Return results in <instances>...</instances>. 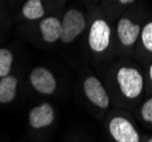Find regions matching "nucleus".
<instances>
[{"label":"nucleus","instance_id":"f257e3e1","mask_svg":"<svg viewBox=\"0 0 152 142\" xmlns=\"http://www.w3.org/2000/svg\"><path fill=\"white\" fill-rule=\"evenodd\" d=\"M115 82L121 97L133 101L139 99L144 90V78L141 70L134 66H121L115 75Z\"/></svg>","mask_w":152,"mask_h":142},{"label":"nucleus","instance_id":"f03ea898","mask_svg":"<svg viewBox=\"0 0 152 142\" xmlns=\"http://www.w3.org/2000/svg\"><path fill=\"white\" fill-rule=\"evenodd\" d=\"M107 130L111 142H141V136L135 123L125 115H115L107 124Z\"/></svg>","mask_w":152,"mask_h":142},{"label":"nucleus","instance_id":"7ed1b4c3","mask_svg":"<svg viewBox=\"0 0 152 142\" xmlns=\"http://www.w3.org/2000/svg\"><path fill=\"white\" fill-rule=\"evenodd\" d=\"M90 49L95 53H103L111 43V29L103 18H96L90 26L88 35Z\"/></svg>","mask_w":152,"mask_h":142},{"label":"nucleus","instance_id":"20e7f679","mask_svg":"<svg viewBox=\"0 0 152 142\" xmlns=\"http://www.w3.org/2000/svg\"><path fill=\"white\" fill-rule=\"evenodd\" d=\"M86 22L83 13L77 9L67 10L61 20V37L60 41L67 45L72 43L76 38H78L85 30Z\"/></svg>","mask_w":152,"mask_h":142},{"label":"nucleus","instance_id":"39448f33","mask_svg":"<svg viewBox=\"0 0 152 142\" xmlns=\"http://www.w3.org/2000/svg\"><path fill=\"white\" fill-rule=\"evenodd\" d=\"M83 90L90 102L100 109H107L110 105V98L106 88L95 76H88L83 82Z\"/></svg>","mask_w":152,"mask_h":142},{"label":"nucleus","instance_id":"423d86ee","mask_svg":"<svg viewBox=\"0 0 152 142\" xmlns=\"http://www.w3.org/2000/svg\"><path fill=\"white\" fill-rule=\"evenodd\" d=\"M30 82L34 90L45 96L52 94L57 89V80L55 75L51 71L42 66L32 70L30 73Z\"/></svg>","mask_w":152,"mask_h":142},{"label":"nucleus","instance_id":"0eeeda50","mask_svg":"<svg viewBox=\"0 0 152 142\" xmlns=\"http://www.w3.org/2000/svg\"><path fill=\"white\" fill-rule=\"evenodd\" d=\"M142 26L128 17H121L116 26L118 41L124 48L131 49L137 43Z\"/></svg>","mask_w":152,"mask_h":142},{"label":"nucleus","instance_id":"6e6552de","mask_svg":"<svg viewBox=\"0 0 152 142\" xmlns=\"http://www.w3.org/2000/svg\"><path fill=\"white\" fill-rule=\"evenodd\" d=\"M56 118L53 107L49 102L40 103L28 113V124L33 130H43L52 125Z\"/></svg>","mask_w":152,"mask_h":142},{"label":"nucleus","instance_id":"1a4fd4ad","mask_svg":"<svg viewBox=\"0 0 152 142\" xmlns=\"http://www.w3.org/2000/svg\"><path fill=\"white\" fill-rule=\"evenodd\" d=\"M39 29L42 35V39L48 43H53L61 37V20L55 17L49 16L45 17L39 24Z\"/></svg>","mask_w":152,"mask_h":142},{"label":"nucleus","instance_id":"9d476101","mask_svg":"<svg viewBox=\"0 0 152 142\" xmlns=\"http://www.w3.org/2000/svg\"><path fill=\"white\" fill-rule=\"evenodd\" d=\"M18 80L13 75H8L0 80V103L12 102L17 91Z\"/></svg>","mask_w":152,"mask_h":142},{"label":"nucleus","instance_id":"9b49d317","mask_svg":"<svg viewBox=\"0 0 152 142\" xmlns=\"http://www.w3.org/2000/svg\"><path fill=\"white\" fill-rule=\"evenodd\" d=\"M23 16L26 20H35L45 16V8L41 0H27L22 8Z\"/></svg>","mask_w":152,"mask_h":142},{"label":"nucleus","instance_id":"f8f14e48","mask_svg":"<svg viewBox=\"0 0 152 142\" xmlns=\"http://www.w3.org/2000/svg\"><path fill=\"white\" fill-rule=\"evenodd\" d=\"M137 116L140 121L152 131V97L148 98L140 106L137 110Z\"/></svg>","mask_w":152,"mask_h":142},{"label":"nucleus","instance_id":"ddd939ff","mask_svg":"<svg viewBox=\"0 0 152 142\" xmlns=\"http://www.w3.org/2000/svg\"><path fill=\"white\" fill-rule=\"evenodd\" d=\"M140 43L146 53L152 55V20L146 22L140 34Z\"/></svg>","mask_w":152,"mask_h":142},{"label":"nucleus","instance_id":"4468645a","mask_svg":"<svg viewBox=\"0 0 152 142\" xmlns=\"http://www.w3.org/2000/svg\"><path fill=\"white\" fill-rule=\"evenodd\" d=\"M13 53L6 48L0 49V78H5L9 75L13 65Z\"/></svg>","mask_w":152,"mask_h":142},{"label":"nucleus","instance_id":"2eb2a0df","mask_svg":"<svg viewBox=\"0 0 152 142\" xmlns=\"http://www.w3.org/2000/svg\"><path fill=\"white\" fill-rule=\"evenodd\" d=\"M141 142H152V134H142Z\"/></svg>","mask_w":152,"mask_h":142},{"label":"nucleus","instance_id":"dca6fc26","mask_svg":"<svg viewBox=\"0 0 152 142\" xmlns=\"http://www.w3.org/2000/svg\"><path fill=\"white\" fill-rule=\"evenodd\" d=\"M148 74H149V80H150V83L152 85V64L149 66V70H148Z\"/></svg>","mask_w":152,"mask_h":142},{"label":"nucleus","instance_id":"f3484780","mask_svg":"<svg viewBox=\"0 0 152 142\" xmlns=\"http://www.w3.org/2000/svg\"><path fill=\"white\" fill-rule=\"evenodd\" d=\"M121 4H124V5H128V4H132L135 0H118Z\"/></svg>","mask_w":152,"mask_h":142}]
</instances>
